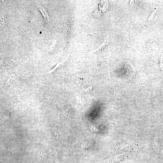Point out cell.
I'll return each instance as SVG.
<instances>
[{"mask_svg": "<svg viewBox=\"0 0 163 163\" xmlns=\"http://www.w3.org/2000/svg\"><path fill=\"white\" fill-rule=\"evenodd\" d=\"M43 6H41V7L39 6V9L41 11L42 13L43 16L44 17V19L47 21V20H49V15H48L47 12V10H46Z\"/></svg>", "mask_w": 163, "mask_h": 163, "instance_id": "6da1fadb", "label": "cell"}, {"mask_svg": "<svg viewBox=\"0 0 163 163\" xmlns=\"http://www.w3.org/2000/svg\"><path fill=\"white\" fill-rule=\"evenodd\" d=\"M78 83L79 85L82 87H87L88 85V83L87 81L82 78H80L78 80Z\"/></svg>", "mask_w": 163, "mask_h": 163, "instance_id": "7a4b0ae2", "label": "cell"}, {"mask_svg": "<svg viewBox=\"0 0 163 163\" xmlns=\"http://www.w3.org/2000/svg\"><path fill=\"white\" fill-rule=\"evenodd\" d=\"M125 70H126V71L127 70L128 73H129V72H130V71L132 72L133 70V65L130 62H128L126 63L125 64Z\"/></svg>", "mask_w": 163, "mask_h": 163, "instance_id": "3957f363", "label": "cell"}, {"mask_svg": "<svg viewBox=\"0 0 163 163\" xmlns=\"http://www.w3.org/2000/svg\"><path fill=\"white\" fill-rule=\"evenodd\" d=\"M63 114L66 117L70 118L71 116V111L70 109L67 107H64L63 109Z\"/></svg>", "mask_w": 163, "mask_h": 163, "instance_id": "277c9868", "label": "cell"}, {"mask_svg": "<svg viewBox=\"0 0 163 163\" xmlns=\"http://www.w3.org/2000/svg\"><path fill=\"white\" fill-rule=\"evenodd\" d=\"M32 74V73L31 71H27L26 72L23 74L22 75V78L24 80L28 79V78H30Z\"/></svg>", "mask_w": 163, "mask_h": 163, "instance_id": "5b68a950", "label": "cell"}, {"mask_svg": "<svg viewBox=\"0 0 163 163\" xmlns=\"http://www.w3.org/2000/svg\"><path fill=\"white\" fill-rule=\"evenodd\" d=\"M78 99L79 102L80 103L81 105L83 106L86 104L87 102L84 99H83V98L82 97H78Z\"/></svg>", "mask_w": 163, "mask_h": 163, "instance_id": "8992f818", "label": "cell"}, {"mask_svg": "<svg viewBox=\"0 0 163 163\" xmlns=\"http://www.w3.org/2000/svg\"><path fill=\"white\" fill-rule=\"evenodd\" d=\"M85 91L87 93H92V92H94V88L92 86L88 87L87 89H85Z\"/></svg>", "mask_w": 163, "mask_h": 163, "instance_id": "52a82bcc", "label": "cell"}, {"mask_svg": "<svg viewBox=\"0 0 163 163\" xmlns=\"http://www.w3.org/2000/svg\"><path fill=\"white\" fill-rule=\"evenodd\" d=\"M82 147H83L84 148H88L89 147V144L87 143H85L83 144L82 145Z\"/></svg>", "mask_w": 163, "mask_h": 163, "instance_id": "ba28073f", "label": "cell"}]
</instances>
